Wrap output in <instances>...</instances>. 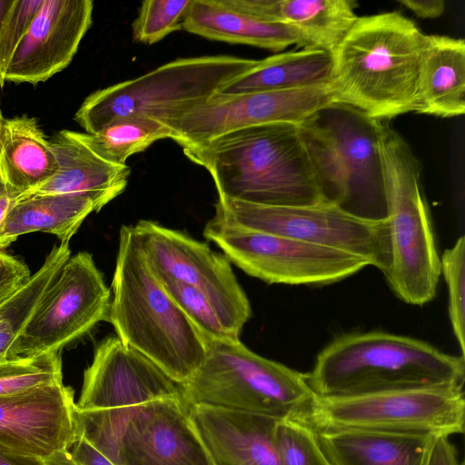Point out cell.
<instances>
[{
	"label": "cell",
	"instance_id": "cell-1",
	"mask_svg": "<svg viewBox=\"0 0 465 465\" xmlns=\"http://www.w3.org/2000/svg\"><path fill=\"white\" fill-rule=\"evenodd\" d=\"M183 151L209 172L218 196L275 206L324 202L298 124L240 128Z\"/></svg>",
	"mask_w": 465,
	"mask_h": 465
},
{
	"label": "cell",
	"instance_id": "cell-2",
	"mask_svg": "<svg viewBox=\"0 0 465 465\" xmlns=\"http://www.w3.org/2000/svg\"><path fill=\"white\" fill-rule=\"evenodd\" d=\"M464 356L427 341L384 331L332 340L307 373L314 395L341 399L424 389H463Z\"/></svg>",
	"mask_w": 465,
	"mask_h": 465
},
{
	"label": "cell",
	"instance_id": "cell-3",
	"mask_svg": "<svg viewBox=\"0 0 465 465\" xmlns=\"http://www.w3.org/2000/svg\"><path fill=\"white\" fill-rule=\"evenodd\" d=\"M425 38L396 11L358 17L332 53L335 101L377 120L414 112Z\"/></svg>",
	"mask_w": 465,
	"mask_h": 465
},
{
	"label": "cell",
	"instance_id": "cell-4",
	"mask_svg": "<svg viewBox=\"0 0 465 465\" xmlns=\"http://www.w3.org/2000/svg\"><path fill=\"white\" fill-rule=\"evenodd\" d=\"M107 321L116 336L180 384L202 365L206 344L150 267L133 225L119 233Z\"/></svg>",
	"mask_w": 465,
	"mask_h": 465
},
{
	"label": "cell",
	"instance_id": "cell-5",
	"mask_svg": "<svg viewBox=\"0 0 465 465\" xmlns=\"http://www.w3.org/2000/svg\"><path fill=\"white\" fill-rule=\"evenodd\" d=\"M379 121L335 102L298 124L323 201L372 221L387 218Z\"/></svg>",
	"mask_w": 465,
	"mask_h": 465
},
{
	"label": "cell",
	"instance_id": "cell-6",
	"mask_svg": "<svg viewBox=\"0 0 465 465\" xmlns=\"http://www.w3.org/2000/svg\"><path fill=\"white\" fill-rule=\"evenodd\" d=\"M378 142L391 243V263L384 276L399 299L420 306L435 297L440 275V259L420 191L422 167L386 120L379 121Z\"/></svg>",
	"mask_w": 465,
	"mask_h": 465
},
{
	"label": "cell",
	"instance_id": "cell-7",
	"mask_svg": "<svg viewBox=\"0 0 465 465\" xmlns=\"http://www.w3.org/2000/svg\"><path fill=\"white\" fill-rule=\"evenodd\" d=\"M205 344L202 365L183 384L188 407L296 419L315 397L307 374L256 354L240 340H212Z\"/></svg>",
	"mask_w": 465,
	"mask_h": 465
},
{
	"label": "cell",
	"instance_id": "cell-8",
	"mask_svg": "<svg viewBox=\"0 0 465 465\" xmlns=\"http://www.w3.org/2000/svg\"><path fill=\"white\" fill-rule=\"evenodd\" d=\"M258 60L232 55L180 58L85 98L74 121L93 134L116 117L142 114L164 124L203 104Z\"/></svg>",
	"mask_w": 465,
	"mask_h": 465
},
{
	"label": "cell",
	"instance_id": "cell-9",
	"mask_svg": "<svg viewBox=\"0 0 465 465\" xmlns=\"http://www.w3.org/2000/svg\"><path fill=\"white\" fill-rule=\"evenodd\" d=\"M76 436L114 465H213L183 399L162 398L136 406L81 411Z\"/></svg>",
	"mask_w": 465,
	"mask_h": 465
},
{
	"label": "cell",
	"instance_id": "cell-10",
	"mask_svg": "<svg viewBox=\"0 0 465 465\" xmlns=\"http://www.w3.org/2000/svg\"><path fill=\"white\" fill-rule=\"evenodd\" d=\"M213 222L285 236L357 256L385 274L391 263L387 218L372 221L321 202L307 205H264L218 196Z\"/></svg>",
	"mask_w": 465,
	"mask_h": 465
},
{
	"label": "cell",
	"instance_id": "cell-11",
	"mask_svg": "<svg viewBox=\"0 0 465 465\" xmlns=\"http://www.w3.org/2000/svg\"><path fill=\"white\" fill-rule=\"evenodd\" d=\"M297 420L315 431L370 430L449 437L463 433V389H424L326 399L315 396Z\"/></svg>",
	"mask_w": 465,
	"mask_h": 465
},
{
	"label": "cell",
	"instance_id": "cell-12",
	"mask_svg": "<svg viewBox=\"0 0 465 465\" xmlns=\"http://www.w3.org/2000/svg\"><path fill=\"white\" fill-rule=\"evenodd\" d=\"M203 236L230 262L270 284L328 285L369 266L362 259L333 248L213 220L206 223Z\"/></svg>",
	"mask_w": 465,
	"mask_h": 465
},
{
	"label": "cell",
	"instance_id": "cell-13",
	"mask_svg": "<svg viewBox=\"0 0 465 465\" xmlns=\"http://www.w3.org/2000/svg\"><path fill=\"white\" fill-rule=\"evenodd\" d=\"M154 274L202 292L237 339L252 316L250 302L224 254L183 232L151 220L133 225Z\"/></svg>",
	"mask_w": 465,
	"mask_h": 465
},
{
	"label": "cell",
	"instance_id": "cell-14",
	"mask_svg": "<svg viewBox=\"0 0 465 465\" xmlns=\"http://www.w3.org/2000/svg\"><path fill=\"white\" fill-rule=\"evenodd\" d=\"M111 292L93 255L79 252L61 268L10 351V359L60 352L107 321Z\"/></svg>",
	"mask_w": 465,
	"mask_h": 465
},
{
	"label": "cell",
	"instance_id": "cell-15",
	"mask_svg": "<svg viewBox=\"0 0 465 465\" xmlns=\"http://www.w3.org/2000/svg\"><path fill=\"white\" fill-rule=\"evenodd\" d=\"M330 84L298 89L213 96L166 125L183 149L223 134L253 125L300 124L320 109L335 103Z\"/></svg>",
	"mask_w": 465,
	"mask_h": 465
},
{
	"label": "cell",
	"instance_id": "cell-16",
	"mask_svg": "<svg viewBox=\"0 0 465 465\" xmlns=\"http://www.w3.org/2000/svg\"><path fill=\"white\" fill-rule=\"evenodd\" d=\"M162 398L183 399V384L117 336H108L95 347L75 406L81 411L106 410Z\"/></svg>",
	"mask_w": 465,
	"mask_h": 465
},
{
	"label": "cell",
	"instance_id": "cell-17",
	"mask_svg": "<svg viewBox=\"0 0 465 465\" xmlns=\"http://www.w3.org/2000/svg\"><path fill=\"white\" fill-rule=\"evenodd\" d=\"M74 390L63 381L0 397V450L45 460L77 440Z\"/></svg>",
	"mask_w": 465,
	"mask_h": 465
},
{
	"label": "cell",
	"instance_id": "cell-18",
	"mask_svg": "<svg viewBox=\"0 0 465 465\" xmlns=\"http://www.w3.org/2000/svg\"><path fill=\"white\" fill-rule=\"evenodd\" d=\"M91 0H45L13 54L5 82L37 84L66 68L92 25Z\"/></svg>",
	"mask_w": 465,
	"mask_h": 465
},
{
	"label": "cell",
	"instance_id": "cell-19",
	"mask_svg": "<svg viewBox=\"0 0 465 465\" xmlns=\"http://www.w3.org/2000/svg\"><path fill=\"white\" fill-rule=\"evenodd\" d=\"M188 412L213 465H281L279 420L203 405L189 406Z\"/></svg>",
	"mask_w": 465,
	"mask_h": 465
},
{
	"label": "cell",
	"instance_id": "cell-20",
	"mask_svg": "<svg viewBox=\"0 0 465 465\" xmlns=\"http://www.w3.org/2000/svg\"><path fill=\"white\" fill-rule=\"evenodd\" d=\"M58 170L44 184L18 197L16 201L37 195L87 193L103 208L126 188L130 168L105 162L91 151L77 132L62 130L51 139Z\"/></svg>",
	"mask_w": 465,
	"mask_h": 465
},
{
	"label": "cell",
	"instance_id": "cell-21",
	"mask_svg": "<svg viewBox=\"0 0 465 465\" xmlns=\"http://www.w3.org/2000/svg\"><path fill=\"white\" fill-rule=\"evenodd\" d=\"M315 432L332 465H428L437 438L430 434L351 429Z\"/></svg>",
	"mask_w": 465,
	"mask_h": 465
},
{
	"label": "cell",
	"instance_id": "cell-22",
	"mask_svg": "<svg viewBox=\"0 0 465 465\" xmlns=\"http://www.w3.org/2000/svg\"><path fill=\"white\" fill-rule=\"evenodd\" d=\"M183 28L211 40L273 52L292 45L306 48L303 36L292 26L242 13L229 7L223 0H192L183 19Z\"/></svg>",
	"mask_w": 465,
	"mask_h": 465
},
{
	"label": "cell",
	"instance_id": "cell-23",
	"mask_svg": "<svg viewBox=\"0 0 465 465\" xmlns=\"http://www.w3.org/2000/svg\"><path fill=\"white\" fill-rule=\"evenodd\" d=\"M58 163L51 140L36 118L3 119L0 124V173L7 192L16 200L53 177Z\"/></svg>",
	"mask_w": 465,
	"mask_h": 465
},
{
	"label": "cell",
	"instance_id": "cell-24",
	"mask_svg": "<svg viewBox=\"0 0 465 465\" xmlns=\"http://www.w3.org/2000/svg\"><path fill=\"white\" fill-rule=\"evenodd\" d=\"M414 112L443 118L464 114L463 39L426 35Z\"/></svg>",
	"mask_w": 465,
	"mask_h": 465
},
{
	"label": "cell",
	"instance_id": "cell-25",
	"mask_svg": "<svg viewBox=\"0 0 465 465\" xmlns=\"http://www.w3.org/2000/svg\"><path fill=\"white\" fill-rule=\"evenodd\" d=\"M101 209L87 193L45 194L16 201L0 224V250L34 232L52 233L61 243H69L84 219Z\"/></svg>",
	"mask_w": 465,
	"mask_h": 465
},
{
	"label": "cell",
	"instance_id": "cell-26",
	"mask_svg": "<svg viewBox=\"0 0 465 465\" xmlns=\"http://www.w3.org/2000/svg\"><path fill=\"white\" fill-rule=\"evenodd\" d=\"M332 65V54L324 50L283 52L258 60L248 71L224 84L217 94L232 95L328 84Z\"/></svg>",
	"mask_w": 465,
	"mask_h": 465
},
{
	"label": "cell",
	"instance_id": "cell-27",
	"mask_svg": "<svg viewBox=\"0 0 465 465\" xmlns=\"http://www.w3.org/2000/svg\"><path fill=\"white\" fill-rule=\"evenodd\" d=\"M352 0H276L274 21L303 36L306 48L333 53L358 17Z\"/></svg>",
	"mask_w": 465,
	"mask_h": 465
},
{
	"label": "cell",
	"instance_id": "cell-28",
	"mask_svg": "<svg viewBox=\"0 0 465 465\" xmlns=\"http://www.w3.org/2000/svg\"><path fill=\"white\" fill-rule=\"evenodd\" d=\"M69 243L54 245L28 281L0 302V358L10 351L35 312L46 291L70 258Z\"/></svg>",
	"mask_w": 465,
	"mask_h": 465
},
{
	"label": "cell",
	"instance_id": "cell-29",
	"mask_svg": "<svg viewBox=\"0 0 465 465\" xmlns=\"http://www.w3.org/2000/svg\"><path fill=\"white\" fill-rule=\"evenodd\" d=\"M78 134L97 156L115 165H126L131 155L144 151L158 140L173 137L166 124L142 114L116 117L95 134Z\"/></svg>",
	"mask_w": 465,
	"mask_h": 465
},
{
	"label": "cell",
	"instance_id": "cell-30",
	"mask_svg": "<svg viewBox=\"0 0 465 465\" xmlns=\"http://www.w3.org/2000/svg\"><path fill=\"white\" fill-rule=\"evenodd\" d=\"M63 381L60 352L0 362V397Z\"/></svg>",
	"mask_w": 465,
	"mask_h": 465
},
{
	"label": "cell",
	"instance_id": "cell-31",
	"mask_svg": "<svg viewBox=\"0 0 465 465\" xmlns=\"http://www.w3.org/2000/svg\"><path fill=\"white\" fill-rule=\"evenodd\" d=\"M275 440L281 465H332L321 448L315 430L300 420H279Z\"/></svg>",
	"mask_w": 465,
	"mask_h": 465
},
{
	"label": "cell",
	"instance_id": "cell-32",
	"mask_svg": "<svg viewBox=\"0 0 465 465\" xmlns=\"http://www.w3.org/2000/svg\"><path fill=\"white\" fill-rule=\"evenodd\" d=\"M158 279L164 290L198 330L204 341L239 340L223 325L213 306L202 292L176 281Z\"/></svg>",
	"mask_w": 465,
	"mask_h": 465
},
{
	"label": "cell",
	"instance_id": "cell-33",
	"mask_svg": "<svg viewBox=\"0 0 465 465\" xmlns=\"http://www.w3.org/2000/svg\"><path fill=\"white\" fill-rule=\"evenodd\" d=\"M192 0H147L141 4L133 23L136 42L153 45L183 28V19Z\"/></svg>",
	"mask_w": 465,
	"mask_h": 465
},
{
	"label": "cell",
	"instance_id": "cell-34",
	"mask_svg": "<svg viewBox=\"0 0 465 465\" xmlns=\"http://www.w3.org/2000/svg\"><path fill=\"white\" fill-rule=\"evenodd\" d=\"M440 259V273H443L449 296V317L452 331L465 353V238L461 235L455 243L444 251Z\"/></svg>",
	"mask_w": 465,
	"mask_h": 465
},
{
	"label": "cell",
	"instance_id": "cell-35",
	"mask_svg": "<svg viewBox=\"0 0 465 465\" xmlns=\"http://www.w3.org/2000/svg\"><path fill=\"white\" fill-rule=\"evenodd\" d=\"M45 0H14L0 29V87L10 59Z\"/></svg>",
	"mask_w": 465,
	"mask_h": 465
},
{
	"label": "cell",
	"instance_id": "cell-36",
	"mask_svg": "<svg viewBox=\"0 0 465 465\" xmlns=\"http://www.w3.org/2000/svg\"><path fill=\"white\" fill-rule=\"evenodd\" d=\"M31 275L23 261L0 250V302L25 283Z\"/></svg>",
	"mask_w": 465,
	"mask_h": 465
},
{
	"label": "cell",
	"instance_id": "cell-37",
	"mask_svg": "<svg viewBox=\"0 0 465 465\" xmlns=\"http://www.w3.org/2000/svg\"><path fill=\"white\" fill-rule=\"evenodd\" d=\"M69 451L76 465H114L89 441L78 437Z\"/></svg>",
	"mask_w": 465,
	"mask_h": 465
},
{
	"label": "cell",
	"instance_id": "cell-38",
	"mask_svg": "<svg viewBox=\"0 0 465 465\" xmlns=\"http://www.w3.org/2000/svg\"><path fill=\"white\" fill-rule=\"evenodd\" d=\"M428 465H460L456 449L449 440V437L436 438Z\"/></svg>",
	"mask_w": 465,
	"mask_h": 465
},
{
	"label": "cell",
	"instance_id": "cell-39",
	"mask_svg": "<svg viewBox=\"0 0 465 465\" xmlns=\"http://www.w3.org/2000/svg\"><path fill=\"white\" fill-rule=\"evenodd\" d=\"M400 3L420 18H437L445 9L442 0H401Z\"/></svg>",
	"mask_w": 465,
	"mask_h": 465
},
{
	"label": "cell",
	"instance_id": "cell-40",
	"mask_svg": "<svg viewBox=\"0 0 465 465\" xmlns=\"http://www.w3.org/2000/svg\"><path fill=\"white\" fill-rule=\"evenodd\" d=\"M0 465H45L44 460L0 450Z\"/></svg>",
	"mask_w": 465,
	"mask_h": 465
},
{
	"label": "cell",
	"instance_id": "cell-41",
	"mask_svg": "<svg viewBox=\"0 0 465 465\" xmlns=\"http://www.w3.org/2000/svg\"><path fill=\"white\" fill-rule=\"evenodd\" d=\"M45 465H76L69 450L57 451L44 460Z\"/></svg>",
	"mask_w": 465,
	"mask_h": 465
},
{
	"label": "cell",
	"instance_id": "cell-42",
	"mask_svg": "<svg viewBox=\"0 0 465 465\" xmlns=\"http://www.w3.org/2000/svg\"><path fill=\"white\" fill-rule=\"evenodd\" d=\"M15 203V198L8 192L0 195V224Z\"/></svg>",
	"mask_w": 465,
	"mask_h": 465
},
{
	"label": "cell",
	"instance_id": "cell-43",
	"mask_svg": "<svg viewBox=\"0 0 465 465\" xmlns=\"http://www.w3.org/2000/svg\"><path fill=\"white\" fill-rule=\"evenodd\" d=\"M14 0H0V29Z\"/></svg>",
	"mask_w": 465,
	"mask_h": 465
},
{
	"label": "cell",
	"instance_id": "cell-44",
	"mask_svg": "<svg viewBox=\"0 0 465 465\" xmlns=\"http://www.w3.org/2000/svg\"><path fill=\"white\" fill-rule=\"evenodd\" d=\"M5 193H7V189L5 187V184L4 181H3V178H2V175H1V173H0V195H2Z\"/></svg>",
	"mask_w": 465,
	"mask_h": 465
},
{
	"label": "cell",
	"instance_id": "cell-45",
	"mask_svg": "<svg viewBox=\"0 0 465 465\" xmlns=\"http://www.w3.org/2000/svg\"><path fill=\"white\" fill-rule=\"evenodd\" d=\"M3 119H4V117L2 115V112H1V109H0V124H1L2 121H3Z\"/></svg>",
	"mask_w": 465,
	"mask_h": 465
},
{
	"label": "cell",
	"instance_id": "cell-46",
	"mask_svg": "<svg viewBox=\"0 0 465 465\" xmlns=\"http://www.w3.org/2000/svg\"><path fill=\"white\" fill-rule=\"evenodd\" d=\"M6 360H10V359H3V358H0V362L4 361H6Z\"/></svg>",
	"mask_w": 465,
	"mask_h": 465
}]
</instances>
